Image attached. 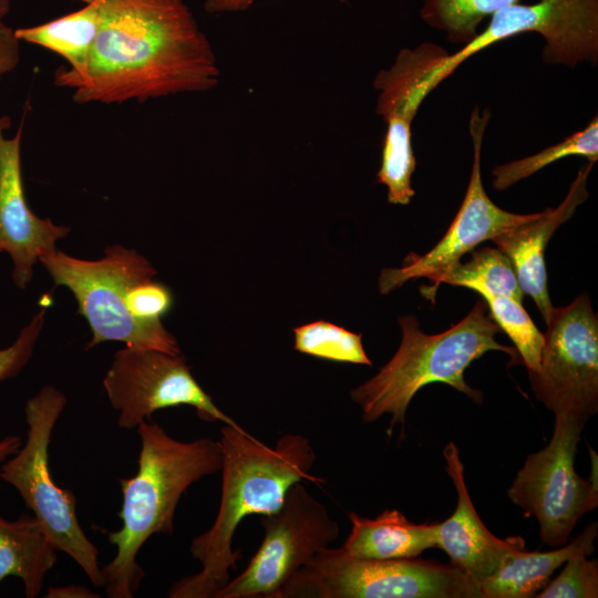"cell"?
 <instances>
[{
	"instance_id": "obj_17",
	"label": "cell",
	"mask_w": 598,
	"mask_h": 598,
	"mask_svg": "<svg viewBox=\"0 0 598 598\" xmlns=\"http://www.w3.org/2000/svg\"><path fill=\"white\" fill-rule=\"evenodd\" d=\"M592 166L594 162H588L579 169L558 207L538 212L534 218L492 239L511 260L523 292L534 299L546 323L554 306L547 289L545 248L555 230L587 199V179Z\"/></svg>"
},
{
	"instance_id": "obj_27",
	"label": "cell",
	"mask_w": 598,
	"mask_h": 598,
	"mask_svg": "<svg viewBox=\"0 0 598 598\" xmlns=\"http://www.w3.org/2000/svg\"><path fill=\"white\" fill-rule=\"evenodd\" d=\"M587 554L577 553L565 563L561 573L549 580L536 594L537 598H597L598 561L587 559Z\"/></svg>"
},
{
	"instance_id": "obj_13",
	"label": "cell",
	"mask_w": 598,
	"mask_h": 598,
	"mask_svg": "<svg viewBox=\"0 0 598 598\" xmlns=\"http://www.w3.org/2000/svg\"><path fill=\"white\" fill-rule=\"evenodd\" d=\"M445 51L432 43L402 49L389 70L378 73L377 113L388 124L378 183L388 188V200L408 205L414 196L411 177L416 161L411 143V123L422 101L431 92L429 76Z\"/></svg>"
},
{
	"instance_id": "obj_30",
	"label": "cell",
	"mask_w": 598,
	"mask_h": 598,
	"mask_svg": "<svg viewBox=\"0 0 598 598\" xmlns=\"http://www.w3.org/2000/svg\"><path fill=\"white\" fill-rule=\"evenodd\" d=\"M256 0H205L208 13H235L248 10Z\"/></svg>"
},
{
	"instance_id": "obj_18",
	"label": "cell",
	"mask_w": 598,
	"mask_h": 598,
	"mask_svg": "<svg viewBox=\"0 0 598 598\" xmlns=\"http://www.w3.org/2000/svg\"><path fill=\"white\" fill-rule=\"evenodd\" d=\"M598 535L596 522L569 544L549 551H528L526 548L509 553L497 570L480 582L481 598H530L549 581L553 573L570 556L595 551Z\"/></svg>"
},
{
	"instance_id": "obj_20",
	"label": "cell",
	"mask_w": 598,
	"mask_h": 598,
	"mask_svg": "<svg viewBox=\"0 0 598 598\" xmlns=\"http://www.w3.org/2000/svg\"><path fill=\"white\" fill-rule=\"evenodd\" d=\"M56 559V548L34 515L22 514L16 520L0 516V582L17 577L24 596L34 598Z\"/></svg>"
},
{
	"instance_id": "obj_22",
	"label": "cell",
	"mask_w": 598,
	"mask_h": 598,
	"mask_svg": "<svg viewBox=\"0 0 598 598\" xmlns=\"http://www.w3.org/2000/svg\"><path fill=\"white\" fill-rule=\"evenodd\" d=\"M430 280L434 285L422 290L430 299L441 283L466 287L478 295L506 296L520 302L524 298L511 260L498 248L484 247L474 250L468 261H460Z\"/></svg>"
},
{
	"instance_id": "obj_9",
	"label": "cell",
	"mask_w": 598,
	"mask_h": 598,
	"mask_svg": "<svg viewBox=\"0 0 598 598\" xmlns=\"http://www.w3.org/2000/svg\"><path fill=\"white\" fill-rule=\"evenodd\" d=\"M584 424L555 415L553 436L530 453L507 491L509 499L534 516L540 539L559 547L569 540L579 518L598 505L597 480H585L574 467Z\"/></svg>"
},
{
	"instance_id": "obj_25",
	"label": "cell",
	"mask_w": 598,
	"mask_h": 598,
	"mask_svg": "<svg viewBox=\"0 0 598 598\" xmlns=\"http://www.w3.org/2000/svg\"><path fill=\"white\" fill-rule=\"evenodd\" d=\"M295 350L308 355L353 364L371 365L362 334L328 321H316L293 329Z\"/></svg>"
},
{
	"instance_id": "obj_3",
	"label": "cell",
	"mask_w": 598,
	"mask_h": 598,
	"mask_svg": "<svg viewBox=\"0 0 598 598\" xmlns=\"http://www.w3.org/2000/svg\"><path fill=\"white\" fill-rule=\"evenodd\" d=\"M138 468L132 477L118 478L123 503L122 526L109 533L116 547L114 558L101 568L102 587L110 598H132L145 577L137 555L148 538L172 535L183 494L199 480L221 470L219 441L202 437L189 442L172 437L161 425L143 422Z\"/></svg>"
},
{
	"instance_id": "obj_14",
	"label": "cell",
	"mask_w": 598,
	"mask_h": 598,
	"mask_svg": "<svg viewBox=\"0 0 598 598\" xmlns=\"http://www.w3.org/2000/svg\"><path fill=\"white\" fill-rule=\"evenodd\" d=\"M489 112H472L470 132L473 142V167L463 203L443 238L426 254H410L401 268L383 269L379 278V290L389 293L411 279L432 277L460 262L462 256L478 244L492 240L497 235L536 216L515 214L496 206L485 193L481 175V151Z\"/></svg>"
},
{
	"instance_id": "obj_4",
	"label": "cell",
	"mask_w": 598,
	"mask_h": 598,
	"mask_svg": "<svg viewBox=\"0 0 598 598\" xmlns=\"http://www.w3.org/2000/svg\"><path fill=\"white\" fill-rule=\"evenodd\" d=\"M55 286H65L92 331L85 350L106 341L179 354L175 337L161 318L174 302L169 288L154 280L157 271L134 249L109 246L104 257L86 260L54 249L39 257Z\"/></svg>"
},
{
	"instance_id": "obj_8",
	"label": "cell",
	"mask_w": 598,
	"mask_h": 598,
	"mask_svg": "<svg viewBox=\"0 0 598 598\" xmlns=\"http://www.w3.org/2000/svg\"><path fill=\"white\" fill-rule=\"evenodd\" d=\"M264 538L247 567L215 598H278L289 579L339 536L327 506L301 482L290 486L281 506L260 515Z\"/></svg>"
},
{
	"instance_id": "obj_5",
	"label": "cell",
	"mask_w": 598,
	"mask_h": 598,
	"mask_svg": "<svg viewBox=\"0 0 598 598\" xmlns=\"http://www.w3.org/2000/svg\"><path fill=\"white\" fill-rule=\"evenodd\" d=\"M399 323L402 340L395 354L374 377L350 392L361 408L363 422L391 415L389 434L395 426H403L411 400L426 384L446 383L482 402L481 391L465 382L466 368L488 351L509 354L512 364L522 362L516 349L495 339L501 328L487 312L483 298L463 320L439 334L421 331L414 316L400 317Z\"/></svg>"
},
{
	"instance_id": "obj_21",
	"label": "cell",
	"mask_w": 598,
	"mask_h": 598,
	"mask_svg": "<svg viewBox=\"0 0 598 598\" xmlns=\"http://www.w3.org/2000/svg\"><path fill=\"white\" fill-rule=\"evenodd\" d=\"M99 12L93 3L45 23L16 29L21 41L42 47L68 62L71 72L81 71L99 31Z\"/></svg>"
},
{
	"instance_id": "obj_11",
	"label": "cell",
	"mask_w": 598,
	"mask_h": 598,
	"mask_svg": "<svg viewBox=\"0 0 598 598\" xmlns=\"http://www.w3.org/2000/svg\"><path fill=\"white\" fill-rule=\"evenodd\" d=\"M525 32H537L546 41L544 60L575 68L598 58V0H539L515 3L491 14L485 30L453 54L446 52L432 68L430 90L473 54Z\"/></svg>"
},
{
	"instance_id": "obj_15",
	"label": "cell",
	"mask_w": 598,
	"mask_h": 598,
	"mask_svg": "<svg viewBox=\"0 0 598 598\" xmlns=\"http://www.w3.org/2000/svg\"><path fill=\"white\" fill-rule=\"evenodd\" d=\"M8 128L9 116H0V252L10 255L13 281L23 290L32 279L39 257L56 249L55 243L70 228L38 217L28 206L21 172L23 121L11 138L4 134Z\"/></svg>"
},
{
	"instance_id": "obj_19",
	"label": "cell",
	"mask_w": 598,
	"mask_h": 598,
	"mask_svg": "<svg viewBox=\"0 0 598 598\" xmlns=\"http://www.w3.org/2000/svg\"><path fill=\"white\" fill-rule=\"evenodd\" d=\"M351 532L342 547L365 559H404L437 547L439 523L414 524L398 509H386L370 519L349 513Z\"/></svg>"
},
{
	"instance_id": "obj_7",
	"label": "cell",
	"mask_w": 598,
	"mask_h": 598,
	"mask_svg": "<svg viewBox=\"0 0 598 598\" xmlns=\"http://www.w3.org/2000/svg\"><path fill=\"white\" fill-rule=\"evenodd\" d=\"M66 404L65 395L51 385L27 401V440L0 467V478L13 486L45 529L56 550L68 554L90 581L102 587L99 549L82 529L72 491L58 486L49 466L52 431Z\"/></svg>"
},
{
	"instance_id": "obj_28",
	"label": "cell",
	"mask_w": 598,
	"mask_h": 598,
	"mask_svg": "<svg viewBox=\"0 0 598 598\" xmlns=\"http://www.w3.org/2000/svg\"><path fill=\"white\" fill-rule=\"evenodd\" d=\"M47 307L34 315L8 348L0 349V382L16 377L29 362L44 323Z\"/></svg>"
},
{
	"instance_id": "obj_6",
	"label": "cell",
	"mask_w": 598,
	"mask_h": 598,
	"mask_svg": "<svg viewBox=\"0 0 598 598\" xmlns=\"http://www.w3.org/2000/svg\"><path fill=\"white\" fill-rule=\"evenodd\" d=\"M278 598H481L480 585L453 565L365 559L326 547L282 587Z\"/></svg>"
},
{
	"instance_id": "obj_1",
	"label": "cell",
	"mask_w": 598,
	"mask_h": 598,
	"mask_svg": "<svg viewBox=\"0 0 598 598\" xmlns=\"http://www.w3.org/2000/svg\"><path fill=\"white\" fill-rule=\"evenodd\" d=\"M74 1L93 3L100 19L85 66L54 74L75 103H143L218 84L212 44L183 0Z\"/></svg>"
},
{
	"instance_id": "obj_32",
	"label": "cell",
	"mask_w": 598,
	"mask_h": 598,
	"mask_svg": "<svg viewBox=\"0 0 598 598\" xmlns=\"http://www.w3.org/2000/svg\"><path fill=\"white\" fill-rule=\"evenodd\" d=\"M21 445V439L18 435H8L0 440V462L14 454Z\"/></svg>"
},
{
	"instance_id": "obj_16",
	"label": "cell",
	"mask_w": 598,
	"mask_h": 598,
	"mask_svg": "<svg viewBox=\"0 0 598 598\" xmlns=\"http://www.w3.org/2000/svg\"><path fill=\"white\" fill-rule=\"evenodd\" d=\"M443 456L457 492V504L454 513L439 523L437 548L447 554L451 565L480 585L497 570L509 553L525 548V542L519 536L501 539L486 528L470 497L464 466L454 442L446 444Z\"/></svg>"
},
{
	"instance_id": "obj_33",
	"label": "cell",
	"mask_w": 598,
	"mask_h": 598,
	"mask_svg": "<svg viewBox=\"0 0 598 598\" xmlns=\"http://www.w3.org/2000/svg\"><path fill=\"white\" fill-rule=\"evenodd\" d=\"M11 0H0V21H3L10 11Z\"/></svg>"
},
{
	"instance_id": "obj_29",
	"label": "cell",
	"mask_w": 598,
	"mask_h": 598,
	"mask_svg": "<svg viewBox=\"0 0 598 598\" xmlns=\"http://www.w3.org/2000/svg\"><path fill=\"white\" fill-rule=\"evenodd\" d=\"M20 61V40L16 29L0 21V79L12 71Z\"/></svg>"
},
{
	"instance_id": "obj_24",
	"label": "cell",
	"mask_w": 598,
	"mask_h": 598,
	"mask_svg": "<svg viewBox=\"0 0 598 598\" xmlns=\"http://www.w3.org/2000/svg\"><path fill=\"white\" fill-rule=\"evenodd\" d=\"M519 0H423L420 14L425 23L446 33L452 43L466 44L480 23L497 10Z\"/></svg>"
},
{
	"instance_id": "obj_23",
	"label": "cell",
	"mask_w": 598,
	"mask_h": 598,
	"mask_svg": "<svg viewBox=\"0 0 598 598\" xmlns=\"http://www.w3.org/2000/svg\"><path fill=\"white\" fill-rule=\"evenodd\" d=\"M568 156H582L589 162L598 158V120L595 116L582 130L575 132L561 142L542 152L507 164L494 167L492 185L497 190H504L517 182L535 174L539 169Z\"/></svg>"
},
{
	"instance_id": "obj_26",
	"label": "cell",
	"mask_w": 598,
	"mask_h": 598,
	"mask_svg": "<svg viewBox=\"0 0 598 598\" xmlns=\"http://www.w3.org/2000/svg\"><path fill=\"white\" fill-rule=\"evenodd\" d=\"M481 297L485 300L493 320L515 344L520 361L528 372L537 371L544 333L536 328L522 302L506 296L483 293Z\"/></svg>"
},
{
	"instance_id": "obj_10",
	"label": "cell",
	"mask_w": 598,
	"mask_h": 598,
	"mask_svg": "<svg viewBox=\"0 0 598 598\" xmlns=\"http://www.w3.org/2000/svg\"><path fill=\"white\" fill-rule=\"evenodd\" d=\"M535 396L555 415L586 424L598 411V317L587 293L553 309L539 367L528 372Z\"/></svg>"
},
{
	"instance_id": "obj_31",
	"label": "cell",
	"mask_w": 598,
	"mask_h": 598,
	"mask_svg": "<svg viewBox=\"0 0 598 598\" xmlns=\"http://www.w3.org/2000/svg\"><path fill=\"white\" fill-rule=\"evenodd\" d=\"M45 597L49 598H96L101 597L95 595L86 587L81 585H70L62 587H50L48 588Z\"/></svg>"
},
{
	"instance_id": "obj_12",
	"label": "cell",
	"mask_w": 598,
	"mask_h": 598,
	"mask_svg": "<svg viewBox=\"0 0 598 598\" xmlns=\"http://www.w3.org/2000/svg\"><path fill=\"white\" fill-rule=\"evenodd\" d=\"M121 429H136L155 411L188 405L206 422L240 427L198 384L186 358L153 349L125 347L115 352L103 379Z\"/></svg>"
},
{
	"instance_id": "obj_2",
	"label": "cell",
	"mask_w": 598,
	"mask_h": 598,
	"mask_svg": "<svg viewBox=\"0 0 598 598\" xmlns=\"http://www.w3.org/2000/svg\"><path fill=\"white\" fill-rule=\"evenodd\" d=\"M219 442L223 452L219 508L213 525L189 546L202 569L174 582L169 598H215L241 559V551L233 548L240 522L249 515L277 511L297 482H324L311 474L317 455L301 434L286 433L270 447L241 426L223 424Z\"/></svg>"
}]
</instances>
